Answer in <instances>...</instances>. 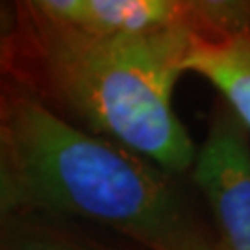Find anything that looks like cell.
<instances>
[{
    "label": "cell",
    "instance_id": "cell-2",
    "mask_svg": "<svg viewBox=\"0 0 250 250\" xmlns=\"http://www.w3.org/2000/svg\"><path fill=\"white\" fill-rule=\"evenodd\" d=\"M99 224L145 250H223L176 174L0 83V219Z\"/></svg>",
    "mask_w": 250,
    "mask_h": 250
},
{
    "label": "cell",
    "instance_id": "cell-1",
    "mask_svg": "<svg viewBox=\"0 0 250 250\" xmlns=\"http://www.w3.org/2000/svg\"><path fill=\"white\" fill-rule=\"evenodd\" d=\"M191 32L93 34L43 11L36 0L15 2L2 24V80L65 123L178 176L197 158L172 109Z\"/></svg>",
    "mask_w": 250,
    "mask_h": 250
},
{
    "label": "cell",
    "instance_id": "cell-6",
    "mask_svg": "<svg viewBox=\"0 0 250 250\" xmlns=\"http://www.w3.org/2000/svg\"><path fill=\"white\" fill-rule=\"evenodd\" d=\"M0 250H145L130 241L113 243L82 230L71 219L41 215L2 219Z\"/></svg>",
    "mask_w": 250,
    "mask_h": 250
},
{
    "label": "cell",
    "instance_id": "cell-3",
    "mask_svg": "<svg viewBox=\"0 0 250 250\" xmlns=\"http://www.w3.org/2000/svg\"><path fill=\"white\" fill-rule=\"evenodd\" d=\"M247 128L219 104L193 163V182L204 195L223 250H250V143Z\"/></svg>",
    "mask_w": 250,
    "mask_h": 250
},
{
    "label": "cell",
    "instance_id": "cell-4",
    "mask_svg": "<svg viewBox=\"0 0 250 250\" xmlns=\"http://www.w3.org/2000/svg\"><path fill=\"white\" fill-rule=\"evenodd\" d=\"M186 71L208 80L250 132V2H213L193 28Z\"/></svg>",
    "mask_w": 250,
    "mask_h": 250
},
{
    "label": "cell",
    "instance_id": "cell-5",
    "mask_svg": "<svg viewBox=\"0 0 250 250\" xmlns=\"http://www.w3.org/2000/svg\"><path fill=\"white\" fill-rule=\"evenodd\" d=\"M37 6L93 34H148L195 28L209 13L204 0H36Z\"/></svg>",
    "mask_w": 250,
    "mask_h": 250
}]
</instances>
